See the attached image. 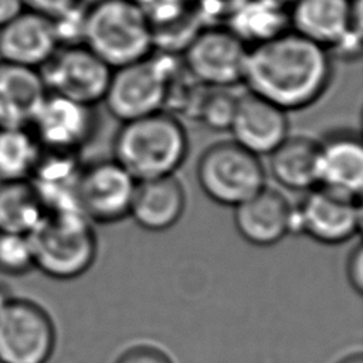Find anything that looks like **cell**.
<instances>
[{"instance_id": "obj_1", "label": "cell", "mask_w": 363, "mask_h": 363, "mask_svg": "<svg viewBox=\"0 0 363 363\" xmlns=\"http://www.w3.org/2000/svg\"><path fill=\"white\" fill-rule=\"evenodd\" d=\"M330 79L329 52L292 30L248 48L242 79L248 92L285 112L315 104Z\"/></svg>"}, {"instance_id": "obj_2", "label": "cell", "mask_w": 363, "mask_h": 363, "mask_svg": "<svg viewBox=\"0 0 363 363\" xmlns=\"http://www.w3.org/2000/svg\"><path fill=\"white\" fill-rule=\"evenodd\" d=\"M112 159L135 180L174 176L189 153V138L176 115L159 111L122 122Z\"/></svg>"}, {"instance_id": "obj_3", "label": "cell", "mask_w": 363, "mask_h": 363, "mask_svg": "<svg viewBox=\"0 0 363 363\" xmlns=\"http://www.w3.org/2000/svg\"><path fill=\"white\" fill-rule=\"evenodd\" d=\"M82 44L112 69L147 58L152 27L133 0H98L86 6Z\"/></svg>"}, {"instance_id": "obj_4", "label": "cell", "mask_w": 363, "mask_h": 363, "mask_svg": "<svg viewBox=\"0 0 363 363\" xmlns=\"http://www.w3.org/2000/svg\"><path fill=\"white\" fill-rule=\"evenodd\" d=\"M30 238L34 268L55 279L81 277L96 255L92 223L79 211L47 214Z\"/></svg>"}, {"instance_id": "obj_5", "label": "cell", "mask_w": 363, "mask_h": 363, "mask_svg": "<svg viewBox=\"0 0 363 363\" xmlns=\"http://www.w3.org/2000/svg\"><path fill=\"white\" fill-rule=\"evenodd\" d=\"M289 26L330 58L354 61L362 52V0H295Z\"/></svg>"}, {"instance_id": "obj_6", "label": "cell", "mask_w": 363, "mask_h": 363, "mask_svg": "<svg viewBox=\"0 0 363 363\" xmlns=\"http://www.w3.org/2000/svg\"><path fill=\"white\" fill-rule=\"evenodd\" d=\"M197 180L210 200L230 207H237L267 186L259 157L233 140L214 143L201 153Z\"/></svg>"}, {"instance_id": "obj_7", "label": "cell", "mask_w": 363, "mask_h": 363, "mask_svg": "<svg viewBox=\"0 0 363 363\" xmlns=\"http://www.w3.org/2000/svg\"><path fill=\"white\" fill-rule=\"evenodd\" d=\"M174 68L167 58L152 54L138 62L112 69L102 102L112 116L126 122L163 111Z\"/></svg>"}, {"instance_id": "obj_8", "label": "cell", "mask_w": 363, "mask_h": 363, "mask_svg": "<svg viewBox=\"0 0 363 363\" xmlns=\"http://www.w3.org/2000/svg\"><path fill=\"white\" fill-rule=\"evenodd\" d=\"M362 227L360 199L320 186L306 191L292 206L289 233H302L322 244H340L353 238Z\"/></svg>"}, {"instance_id": "obj_9", "label": "cell", "mask_w": 363, "mask_h": 363, "mask_svg": "<svg viewBox=\"0 0 363 363\" xmlns=\"http://www.w3.org/2000/svg\"><path fill=\"white\" fill-rule=\"evenodd\" d=\"M48 94L85 105L102 102L112 68L84 44L58 47L38 69Z\"/></svg>"}, {"instance_id": "obj_10", "label": "cell", "mask_w": 363, "mask_h": 363, "mask_svg": "<svg viewBox=\"0 0 363 363\" xmlns=\"http://www.w3.org/2000/svg\"><path fill=\"white\" fill-rule=\"evenodd\" d=\"M48 312L27 298H13L0 315V363H45L55 346Z\"/></svg>"}, {"instance_id": "obj_11", "label": "cell", "mask_w": 363, "mask_h": 363, "mask_svg": "<svg viewBox=\"0 0 363 363\" xmlns=\"http://www.w3.org/2000/svg\"><path fill=\"white\" fill-rule=\"evenodd\" d=\"M248 47L224 26L203 27L183 51L189 75L204 86L225 89L244 79Z\"/></svg>"}, {"instance_id": "obj_12", "label": "cell", "mask_w": 363, "mask_h": 363, "mask_svg": "<svg viewBox=\"0 0 363 363\" xmlns=\"http://www.w3.org/2000/svg\"><path fill=\"white\" fill-rule=\"evenodd\" d=\"M138 180L113 159L84 164L78 189V210L91 223H115L129 216Z\"/></svg>"}, {"instance_id": "obj_13", "label": "cell", "mask_w": 363, "mask_h": 363, "mask_svg": "<svg viewBox=\"0 0 363 363\" xmlns=\"http://www.w3.org/2000/svg\"><path fill=\"white\" fill-rule=\"evenodd\" d=\"M96 122L94 106L47 94L28 129L43 150L78 153L92 139Z\"/></svg>"}, {"instance_id": "obj_14", "label": "cell", "mask_w": 363, "mask_h": 363, "mask_svg": "<svg viewBox=\"0 0 363 363\" xmlns=\"http://www.w3.org/2000/svg\"><path fill=\"white\" fill-rule=\"evenodd\" d=\"M286 112L247 92L237 98L230 132L233 142L255 156L269 155L288 138Z\"/></svg>"}, {"instance_id": "obj_15", "label": "cell", "mask_w": 363, "mask_h": 363, "mask_svg": "<svg viewBox=\"0 0 363 363\" xmlns=\"http://www.w3.org/2000/svg\"><path fill=\"white\" fill-rule=\"evenodd\" d=\"M50 17L23 10L0 28V61L40 69L57 51Z\"/></svg>"}, {"instance_id": "obj_16", "label": "cell", "mask_w": 363, "mask_h": 363, "mask_svg": "<svg viewBox=\"0 0 363 363\" xmlns=\"http://www.w3.org/2000/svg\"><path fill=\"white\" fill-rule=\"evenodd\" d=\"M318 186L360 199L363 147L352 130H337L318 142Z\"/></svg>"}, {"instance_id": "obj_17", "label": "cell", "mask_w": 363, "mask_h": 363, "mask_svg": "<svg viewBox=\"0 0 363 363\" xmlns=\"http://www.w3.org/2000/svg\"><path fill=\"white\" fill-rule=\"evenodd\" d=\"M292 206L267 186L234 207V224L238 234L257 247H271L289 234Z\"/></svg>"}, {"instance_id": "obj_18", "label": "cell", "mask_w": 363, "mask_h": 363, "mask_svg": "<svg viewBox=\"0 0 363 363\" xmlns=\"http://www.w3.org/2000/svg\"><path fill=\"white\" fill-rule=\"evenodd\" d=\"M47 94L38 69L0 61V129L30 128Z\"/></svg>"}, {"instance_id": "obj_19", "label": "cell", "mask_w": 363, "mask_h": 363, "mask_svg": "<svg viewBox=\"0 0 363 363\" xmlns=\"http://www.w3.org/2000/svg\"><path fill=\"white\" fill-rule=\"evenodd\" d=\"M186 193L174 176L138 182L129 216L143 230L160 233L172 228L183 216Z\"/></svg>"}, {"instance_id": "obj_20", "label": "cell", "mask_w": 363, "mask_h": 363, "mask_svg": "<svg viewBox=\"0 0 363 363\" xmlns=\"http://www.w3.org/2000/svg\"><path fill=\"white\" fill-rule=\"evenodd\" d=\"M318 142L288 136L269 153V172L285 189L308 191L318 186Z\"/></svg>"}, {"instance_id": "obj_21", "label": "cell", "mask_w": 363, "mask_h": 363, "mask_svg": "<svg viewBox=\"0 0 363 363\" xmlns=\"http://www.w3.org/2000/svg\"><path fill=\"white\" fill-rule=\"evenodd\" d=\"M224 27L250 48L291 30L289 7L272 0H245Z\"/></svg>"}, {"instance_id": "obj_22", "label": "cell", "mask_w": 363, "mask_h": 363, "mask_svg": "<svg viewBox=\"0 0 363 363\" xmlns=\"http://www.w3.org/2000/svg\"><path fill=\"white\" fill-rule=\"evenodd\" d=\"M47 211L28 180L0 183V231L31 235Z\"/></svg>"}, {"instance_id": "obj_23", "label": "cell", "mask_w": 363, "mask_h": 363, "mask_svg": "<svg viewBox=\"0 0 363 363\" xmlns=\"http://www.w3.org/2000/svg\"><path fill=\"white\" fill-rule=\"evenodd\" d=\"M43 147L28 128L0 129V183L28 180Z\"/></svg>"}, {"instance_id": "obj_24", "label": "cell", "mask_w": 363, "mask_h": 363, "mask_svg": "<svg viewBox=\"0 0 363 363\" xmlns=\"http://www.w3.org/2000/svg\"><path fill=\"white\" fill-rule=\"evenodd\" d=\"M34 268L30 235L0 231V274L21 277Z\"/></svg>"}, {"instance_id": "obj_25", "label": "cell", "mask_w": 363, "mask_h": 363, "mask_svg": "<svg viewBox=\"0 0 363 363\" xmlns=\"http://www.w3.org/2000/svg\"><path fill=\"white\" fill-rule=\"evenodd\" d=\"M213 89L214 91L199 98L193 111V116L201 121V123L211 130H228L233 121L237 98L231 96L224 89Z\"/></svg>"}, {"instance_id": "obj_26", "label": "cell", "mask_w": 363, "mask_h": 363, "mask_svg": "<svg viewBox=\"0 0 363 363\" xmlns=\"http://www.w3.org/2000/svg\"><path fill=\"white\" fill-rule=\"evenodd\" d=\"M147 18L152 30L179 21L193 10L191 0H133Z\"/></svg>"}, {"instance_id": "obj_27", "label": "cell", "mask_w": 363, "mask_h": 363, "mask_svg": "<svg viewBox=\"0 0 363 363\" xmlns=\"http://www.w3.org/2000/svg\"><path fill=\"white\" fill-rule=\"evenodd\" d=\"M85 11L86 6L79 3L50 18L60 47L82 44Z\"/></svg>"}, {"instance_id": "obj_28", "label": "cell", "mask_w": 363, "mask_h": 363, "mask_svg": "<svg viewBox=\"0 0 363 363\" xmlns=\"http://www.w3.org/2000/svg\"><path fill=\"white\" fill-rule=\"evenodd\" d=\"M245 0H191L193 9L204 27L224 26Z\"/></svg>"}, {"instance_id": "obj_29", "label": "cell", "mask_w": 363, "mask_h": 363, "mask_svg": "<svg viewBox=\"0 0 363 363\" xmlns=\"http://www.w3.org/2000/svg\"><path fill=\"white\" fill-rule=\"evenodd\" d=\"M116 363H173L170 357L153 346H133L116 360Z\"/></svg>"}, {"instance_id": "obj_30", "label": "cell", "mask_w": 363, "mask_h": 363, "mask_svg": "<svg viewBox=\"0 0 363 363\" xmlns=\"http://www.w3.org/2000/svg\"><path fill=\"white\" fill-rule=\"evenodd\" d=\"M26 10L43 14L45 17H54L79 3L82 0H21Z\"/></svg>"}, {"instance_id": "obj_31", "label": "cell", "mask_w": 363, "mask_h": 363, "mask_svg": "<svg viewBox=\"0 0 363 363\" xmlns=\"http://www.w3.org/2000/svg\"><path fill=\"white\" fill-rule=\"evenodd\" d=\"M346 277L350 286L362 294L363 289V250L362 244H356L350 251L347 262H346Z\"/></svg>"}, {"instance_id": "obj_32", "label": "cell", "mask_w": 363, "mask_h": 363, "mask_svg": "<svg viewBox=\"0 0 363 363\" xmlns=\"http://www.w3.org/2000/svg\"><path fill=\"white\" fill-rule=\"evenodd\" d=\"M24 10L21 0H0V28Z\"/></svg>"}, {"instance_id": "obj_33", "label": "cell", "mask_w": 363, "mask_h": 363, "mask_svg": "<svg viewBox=\"0 0 363 363\" xmlns=\"http://www.w3.org/2000/svg\"><path fill=\"white\" fill-rule=\"evenodd\" d=\"M13 298H14V296L11 295V292H10V289L7 288V285H4V284L0 282V315L6 311V308L9 306V303L11 302Z\"/></svg>"}, {"instance_id": "obj_34", "label": "cell", "mask_w": 363, "mask_h": 363, "mask_svg": "<svg viewBox=\"0 0 363 363\" xmlns=\"http://www.w3.org/2000/svg\"><path fill=\"white\" fill-rule=\"evenodd\" d=\"M339 363H363V359L360 354H350L347 357H345L342 362Z\"/></svg>"}, {"instance_id": "obj_35", "label": "cell", "mask_w": 363, "mask_h": 363, "mask_svg": "<svg viewBox=\"0 0 363 363\" xmlns=\"http://www.w3.org/2000/svg\"><path fill=\"white\" fill-rule=\"evenodd\" d=\"M272 1H275V3H279V4H282V6H285V7H289L295 0H272Z\"/></svg>"}]
</instances>
